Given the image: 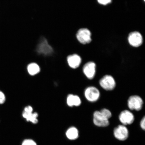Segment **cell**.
<instances>
[{
  "instance_id": "cell-12",
  "label": "cell",
  "mask_w": 145,
  "mask_h": 145,
  "mask_svg": "<svg viewBox=\"0 0 145 145\" xmlns=\"http://www.w3.org/2000/svg\"><path fill=\"white\" fill-rule=\"evenodd\" d=\"M68 64L71 68L75 69L78 68L81 63L82 59L80 56L77 54H73L68 56Z\"/></svg>"
},
{
  "instance_id": "cell-7",
  "label": "cell",
  "mask_w": 145,
  "mask_h": 145,
  "mask_svg": "<svg viewBox=\"0 0 145 145\" xmlns=\"http://www.w3.org/2000/svg\"><path fill=\"white\" fill-rule=\"evenodd\" d=\"M119 119L122 125L126 126L132 124L135 121V117L129 110H125L120 114Z\"/></svg>"
},
{
  "instance_id": "cell-20",
  "label": "cell",
  "mask_w": 145,
  "mask_h": 145,
  "mask_svg": "<svg viewBox=\"0 0 145 145\" xmlns=\"http://www.w3.org/2000/svg\"><path fill=\"white\" fill-rule=\"evenodd\" d=\"M140 125L141 128L144 131L145 129V118L144 116L141 120L140 123Z\"/></svg>"
},
{
  "instance_id": "cell-21",
  "label": "cell",
  "mask_w": 145,
  "mask_h": 145,
  "mask_svg": "<svg viewBox=\"0 0 145 145\" xmlns=\"http://www.w3.org/2000/svg\"><path fill=\"white\" fill-rule=\"evenodd\" d=\"M144 1H145V0H144Z\"/></svg>"
},
{
  "instance_id": "cell-9",
  "label": "cell",
  "mask_w": 145,
  "mask_h": 145,
  "mask_svg": "<svg viewBox=\"0 0 145 145\" xmlns=\"http://www.w3.org/2000/svg\"><path fill=\"white\" fill-rule=\"evenodd\" d=\"M96 65L93 61L87 63L83 67V71L88 79L91 80L95 77L96 73Z\"/></svg>"
},
{
  "instance_id": "cell-18",
  "label": "cell",
  "mask_w": 145,
  "mask_h": 145,
  "mask_svg": "<svg viewBox=\"0 0 145 145\" xmlns=\"http://www.w3.org/2000/svg\"><path fill=\"white\" fill-rule=\"evenodd\" d=\"M5 101V97L3 92L0 91V104H3Z\"/></svg>"
},
{
  "instance_id": "cell-4",
  "label": "cell",
  "mask_w": 145,
  "mask_h": 145,
  "mask_svg": "<svg viewBox=\"0 0 145 145\" xmlns=\"http://www.w3.org/2000/svg\"><path fill=\"white\" fill-rule=\"evenodd\" d=\"M84 96L87 100L89 102H95L99 99L100 92L96 87L89 86L85 90Z\"/></svg>"
},
{
  "instance_id": "cell-16",
  "label": "cell",
  "mask_w": 145,
  "mask_h": 145,
  "mask_svg": "<svg viewBox=\"0 0 145 145\" xmlns=\"http://www.w3.org/2000/svg\"><path fill=\"white\" fill-rule=\"evenodd\" d=\"M100 111L106 118L108 120L112 116V114L111 112L108 109L103 108Z\"/></svg>"
},
{
  "instance_id": "cell-19",
  "label": "cell",
  "mask_w": 145,
  "mask_h": 145,
  "mask_svg": "<svg viewBox=\"0 0 145 145\" xmlns=\"http://www.w3.org/2000/svg\"><path fill=\"white\" fill-rule=\"evenodd\" d=\"M99 4L103 5H108L111 2L112 0H97Z\"/></svg>"
},
{
  "instance_id": "cell-1",
  "label": "cell",
  "mask_w": 145,
  "mask_h": 145,
  "mask_svg": "<svg viewBox=\"0 0 145 145\" xmlns=\"http://www.w3.org/2000/svg\"><path fill=\"white\" fill-rule=\"evenodd\" d=\"M143 104V99L138 95H132L128 100V106L129 108L131 110L139 111L142 109Z\"/></svg>"
},
{
  "instance_id": "cell-5",
  "label": "cell",
  "mask_w": 145,
  "mask_h": 145,
  "mask_svg": "<svg viewBox=\"0 0 145 145\" xmlns=\"http://www.w3.org/2000/svg\"><path fill=\"white\" fill-rule=\"evenodd\" d=\"M93 122L95 125L99 127H106L110 125L109 120L98 110L95 111L93 113Z\"/></svg>"
},
{
  "instance_id": "cell-17",
  "label": "cell",
  "mask_w": 145,
  "mask_h": 145,
  "mask_svg": "<svg viewBox=\"0 0 145 145\" xmlns=\"http://www.w3.org/2000/svg\"><path fill=\"white\" fill-rule=\"evenodd\" d=\"M22 145H37V144L33 140L27 139L23 141Z\"/></svg>"
},
{
  "instance_id": "cell-14",
  "label": "cell",
  "mask_w": 145,
  "mask_h": 145,
  "mask_svg": "<svg viewBox=\"0 0 145 145\" xmlns=\"http://www.w3.org/2000/svg\"><path fill=\"white\" fill-rule=\"evenodd\" d=\"M66 135L67 137L69 140H76L79 137V131L75 127H71L67 130Z\"/></svg>"
},
{
  "instance_id": "cell-6",
  "label": "cell",
  "mask_w": 145,
  "mask_h": 145,
  "mask_svg": "<svg viewBox=\"0 0 145 145\" xmlns=\"http://www.w3.org/2000/svg\"><path fill=\"white\" fill-rule=\"evenodd\" d=\"M91 34L87 28H81L77 33L76 37L80 42L83 44H88L91 41Z\"/></svg>"
},
{
  "instance_id": "cell-13",
  "label": "cell",
  "mask_w": 145,
  "mask_h": 145,
  "mask_svg": "<svg viewBox=\"0 0 145 145\" xmlns=\"http://www.w3.org/2000/svg\"><path fill=\"white\" fill-rule=\"evenodd\" d=\"M67 102L68 106L70 107L78 106L81 105V101L78 95L70 94L67 97Z\"/></svg>"
},
{
  "instance_id": "cell-2",
  "label": "cell",
  "mask_w": 145,
  "mask_h": 145,
  "mask_svg": "<svg viewBox=\"0 0 145 145\" xmlns=\"http://www.w3.org/2000/svg\"><path fill=\"white\" fill-rule=\"evenodd\" d=\"M99 83L101 88L106 91L113 90L116 86L115 80L110 75H106L104 76L100 80Z\"/></svg>"
},
{
  "instance_id": "cell-8",
  "label": "cell",
  "mask_w": 145,
  "mask_h": 145,
  "mask_svg": "<svg viewBox=\"0 0 145 145\" xmlns=\"http://www.w3.org/2000/svg\"><path fill=\"white\" fill-rule=\"evenodd\" d=\"M23 117L28 122L35 124L38 122V114L33 113V109L31 106H27L24 108L22 113Z\"/></svg>"
},
{
  "instance_id": "cell-11",
  "label": "cell",
  "mask_w": 145,
  "mask_h": 145,
  "mask_svg": "<svg viewBox=\"0 0 145 145\" xmlns=\"http://www.w3.org/2000/svg\"><path fill=\"white\" fill-rule=\"evenodd\" d=\"M37 51L39 54L49 55L53 53V50L50 45L49 44L46 40L43 39L38 45Z\"/></svg>"
},
{
  "instance_id": "cell-3",
  "label": "cell",
  "mask_w": 145,
  "mask_h": 145,
  "mask_svg": "<svg viewBox=\"0 0 145 145\" xmlns=\"http://www.w3.org/2000/svg\"><path fill=\"white\" fill-rule=\"evenodd\" d=\"M113 135L114 137L117 140L124 141L128 138L129 132L125 126L120 125L114 129Z\"/></svg>"
},
{
  "instance_id": "cell-10",
  "label": "cell",
  "mask_w": 145,
  "mask_h": 145,
  "mask_svg": "<svg viewBox=\"0 0 145 145\" xmlns=\"http://www.w3.org/2000/svg\"><path fill=\"white\" fill-rule=\"evenodd\" d=\"M129 43L131 46L138 47L141 46L143 42V38L141 34L137 31L131 32L128 37Z\"/></svg>"
},
{
  "instance_id": "cell-15",
  "label": "cell",
  "mask_w": 145,
  "mask_h": 145,
  "mask_svg": "<svg viewBox=\"0 0 145 145\" xmlns=\"http://www.w3.org/2000/svg\"><path fill=\"white\" fill-rule=\"evenodd\" d=\"M28 73L31 75H35L40 71V68L37 63H32L27 67Z\"/></svg>"
}]
</instances>
